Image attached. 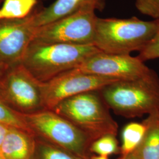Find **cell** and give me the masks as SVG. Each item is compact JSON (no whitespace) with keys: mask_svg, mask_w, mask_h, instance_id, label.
Masks as SVG:
<instances>
[{"mask_svg":"<svg viewBox=\"0 0 159 159\" xmlns=\"http://www.w3.org/2000/svg\"><path fill=\"white\" fill-rule=\"evenodd\" d=\"M9 68L10 67H8V66L0 63V80L4 75V74H6Z\"/></svg>","mask_w":159,"mask_h":159,"instance_id":"7402d4cb","label":"cell"},{"mask_svg":"<svg viewBox=\"0 0 159 159\" xmlns=\"http://www.w3.org/2000/svg\"><path fill=\"white\" fill-rule=\"evenodd\" d=\"M90 152L91 153H93L104 157L119 153L120 152V148L116 136L106 134L99 137L91 143Z\"/></svg>","mask_w":159,"mask_h":159,"instance_id":"e0dca14e","label":"cell"},{"mask_svg":"<svg viewBox=\"0 0 159 159\" xmlns=\"http://www.w3.org/2000/svg\"><path fill=\"white\" fill-rule=\"evenodd\" d=\"M31 14L23 19L0 21V63L10 68L21 63L33 40L37 28L32 24Z\"/></svg>","mask_w":159,"mask_h":159,"instance_id":"30bf717a","label":"cell"},{"mask_svg":"<svg viewBox=\"0 0 159 159\" xmlns=\"http://www.w3.org/2000/svg\"><path fill=\"white\" fill-rule=\"evenodd\" d=\"M98 92L107 107L123 117L159 113V77L155 71L141 79L114 82Z\"/></svg>","mask_w":159,"mask_h":159,"instance_id":"7a4b0ae2","label":"cell"},{"mask_svg":"<svg viewBox=\"0 0 159 159\" xmlns=\"http://www.w3.org/2000/svg\"><path fill=\"white\" fill-rule=\"evenodd\" d=\"M158 20L129 18L97 19L93 44L105 53L130 54L141 51L153 37Z\"/></svg>","mask_w":159,"mask_h":159,"instance_id":"3957f363","label":"cell"},{"mask_svg":"<svg viewBox=\"0 0 159 159\" xmlns=\"http://www.w3.org/2000/svg\"><path fill=\"white\" fill-rule=\"evenodd\" d=\"M11 127H12L0 121V149L6 135Z\"/></svg>","mask_w":159,"mask_h":159,"instance_id":"44dd1931","label":"cell"},{"mask_svg":"<svg viewBox=\"0 0 159 159\" xmlns=\"http://www.w3.org/2000/svg\"><path fill=\"white\" fill-rule=\"evenodd\" d=\"M0 121L21 130L31 133L23 121L20 113L10 108L0 98ZM32 134V133H31Z\"/></svg>","mask_w":159,"mask_h":159,"instance_id":"ac0fdd59","label":"cell"},{"mask_svg":"<svg viewBox=\"0 0 159 159\" xmlns=\"http://www.w3.org/2000/svg\"><path fill=\"white\" fill-rule=\"evenodd\" d=\"M0 159H2V158L1 156V155H0Z\"/></svg>","mask_w":159,"mask_h":159,"instance_id":"484cf974","label":"cell"},{"mask_svg":"<svg viewBox=\"0 0 159 159\" xmlns=\"http://www.w3.org/2000/svg\"><path fill=\"white\" fill-rule=\"evenodd\" d=\"M97 19L94 10L75 12L37 28L33 41L74 45L93 44Z\"/></svg>","mask_w":159,"mask_h":159,"instance_id":"8992f818","label":"cell"},{"mask_svg":"<svg viewBox=\"0 0 159 159\" xmlns=\"http://www.w3.org/2000/svg\"><path fill=\"white\" fill-rule=\"evenodd\" d=\"M135 5L143 15L159 19V0H135Z\"/></svg>","mask_w":159,"mask_h":159,"instance_id":"ffe728a7","label":"cell"},{"mask_svg":"<svg viewBox=\"0 0 159 159\" xmlns=\"http://www.w3.org/2000/svg\"><path fill=\"white\" fill-rule=\"evenodd\" d=\"M30 159H84L35 136L34 151Z\"/></svg>","mask_w":159,"mask_h":159,"instance_id":"2e32d148","label":"cell"},{"mask_svg":"<svg viewBox=\"0 0 159 159\" xmlns=\"http://www.w3.org/2000/svg\"><path fill=\"white\" fill-rule=\"evenodd\" d=\"M157 20V28L153 37L137 56L143 62L159 58V19Z\"/></svg>","mask_w":159,"mask_h":159,"instance_id":"d6986e66","label":"cell"},{"mask_svg":"<svg viewBox=\"0 0 159 159\" xmlns=\"http://www.w3.org/2000/svg\"><path fill=\"white\" fill-rule=\"evenodd\" d=\"M119 159H139L134 154L131 153L125 156H121Z\"/></svg>","mask_w":159,"mask_h":159,"instance_id":"603a6c76","label":"cell"},{"mask_svg":"<svg viewBox=\"0 0 159 159\" xmlns=\"http://www.w3.org/2000/svg\"><path fill=\"white\" fill-rule=\"evenodd\" d=\"M90 159H108V157H104L101 156H91Z\"/></svg>","mask_w":159,"mask_h":159,"instance_id":"cb8c5ba5","label":"cell"},{"mask_svg":"<svg viewBox=\"0 0 159 159\" xmlns=\"http://www.w3.org/2000/svg\"><path fill=\"white\" fill-rule=\"evenodd\" d=\"M102 52L93 44L74 45L32 41L21 64L34 78L45 83L77 68L89 57Z\"/></svg>","mask_w":159,"mask_h":159,"instance_id":"6da1fadb","label":"cell"},{"mask_svg":"<svg viewBox=\"0 0 159 159\" xmlns=\"http://www.w3.org/2000/svg\"><path fill=\"white\" fill-rule=\"evenodd\" d=\"M107 108L98 91H94L70 97L51 110L68 120L94 141L106 134H117V123Z\"/></svg>","mask_w":159,"mask_h":159,"instance_id":"277c9868","label":"cell"},{"mask_svg":"<svg viewBox=\"0 0 159 159\" xmlns=\"http://www.w3.org/2000/svg\"><path fill=\"white\" fill-rule=\"evenodd\" d=\"M80 72L111 77L120 80L145 77L154 71L144 62L130 54L98 52L89 57L77 68Z\"/></svg>","mask_w":159,"mask_h":159,"instance_id":"9c48e42d","label":"cell"},{"mask_svg":"<svg viewBox=\"0 0 159 159\" xmlns=\"http://www.w3.org/2000/svg\"><path fill=\"white\" fill-rule=\"evenodd\" d=\"M120 80L72 69L40 83L43 108L52 110L58 103L70 97L87 92L99 91Z\"/></svg>","mask_w":159,"mask_h":159,"instance_id":"ba28073f","label":"cell"},{"mask_svg":"<svg viewBox=\"0 0 159 159\" xmlns=\"http://www.w3.org/2000/svg\"><path fill=\"white\" fill-rule=\"evenodd\" d=\"M40 83L21 64L9 68L0 80V98L14 111L30 114L44 109Z\"/></svg>","mask_w":159,"mask_h":159,"instance_id":"52a82bcc","label":"cell"},{"mask_svg":"<svg viewBox=\"0 0 159 159\" xmlns=\"http://www.w3.org/2000/svg\"><path fill=\"white\" fill-rule=\"evenodd\" d=\"M3 1H4V0H0V5H1V4L2 3Z\"/></svg>","mask_w":159,"mask_h":159,"instance_id":"d4e9b609","label":"cell"},{"mask_svg":"<svg viewBox=\"0 0 159 159\" xmlns=\"http://www.w3.org/2000/svg\"><path fill=\"white\" fill-rule=\"evenodd\" d=\"M143 121L146 130L133 153L139 159H159V113L148 115Z\"/></svg>","mask_w":159,"mask_h":159,"instance_id":"4fadbf2b","label":"cell"},{"mask_svg":"<svg viewBox=\"0 0 159 159\" xmlns=\"http://www.w3.org/2000/svg\"><path fill=\"white\" fill-rule=\"evenodd\" d=\"M37 4V0H4L0 7V21L29 17Z\"/></svg>","mask_w":159,"mask_h":159,"instance_id":"9a60e30c","label":"cell"},{"mask_svg":"<svg viewBox=\"0 0 159 159\" xmlns=\"http://www.w3.org/2000/svg\"><path fill=\"white\" fill-rule=\"evenodd\" d=\"M35 146V136L26 131L11 127L0 149L2 159H30Z\"/></svg>","mask_w":159,"mask_h":159,"instance_id":"7c38bea8","label":"cell"},{"mask_svg":"<svg viewBox=\"0 0 159 159\" xmlns=\"http://www.w3.org/2000/svg\"><path fill=\"white\" fill-rule=\"evenodd\" d=\"M25 125L39 137L84 159H90L91 138L67 120L51 110L20 114Z\"/></svg>","mask_w":159,"mask_h":159,"instance_id":"5b68a950","label":"cell"},{"mask_svg":"<svg viewBox=\"0 0 159 159\" xmlns=\"http://www.w3.org/2000/svg\"><path fill=\"white\" fill-rule=\"evenodd\" d=\"M106 0H56L43 10L32 12V24L38 28L75 12L91 10L102 11Z\"/></svg>","mask_w":159,"mask_h":159,"instance_id":"8fae6325","label":"cell"},{"mask_svg":"<svg viewBox=\"0 0 159 159\" xmlns=\"http://www.w3.org/2000/svg\"><path fill=\"white\" fill-rule=\"evenodd\" d=\"M146 130V125L142 123L131 122L125 125L121 133V156L132 153L142 142Z\"/></svg>","mask_w":159,"mask_h":159,"instance_id":"5bb4252c","label":"cell"}]
</instances>
